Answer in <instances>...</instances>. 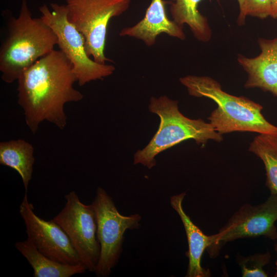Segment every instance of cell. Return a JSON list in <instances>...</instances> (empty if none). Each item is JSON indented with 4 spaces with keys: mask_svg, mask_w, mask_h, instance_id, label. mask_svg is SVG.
<instances>
[{
    "mask_svg": "<svg viewBox=\"0 0 277 277\" xmlns=\"http://www.w3.org/2000/svg\"><path fill=\"white\" fill-rule=\"evenodd\" d=\"M17 103L25 121L35 134L46 120L63 129L67 124L64 106L81 101L83 95L73 87L77 81L69 60L60 50H53L38 60L17 80Z\"/></svg>",
    "mask_w": 277,
    "mask_h": 277,
    "instance_id": "obj_1",
    "label": "cell"
},
{
    "mask_svg": "<svg viewBox=\"0 0 277 277\" xmlns=\"http://www.w3.org/2000/svg\"><path fill=\"white\" fill-rule=\"evenodd\" d=\"M180 81L190 95L207 97L217 104L208 119L219 134L252 132L277 136V127L266 120L260 104L227 93L216 81L209 76L187 75L181 77Z\"/></svg>",
    "mask_w": 277,
    "mask_h": 277,
    "instance_id": "obj_2",
    "label": "cell"
},
{
    "mask_svg": "<svg viewBox=\"0 0 277 277\" xmlns=\"http://www.w3.org/2000/svg\"><path fill=\"white\" fill-rule=\"evenodd\" d=\"M8 35L0 49L2 79L12 83L57 44L53 30L40 17L34 18L22 0L18 16L8 22Z\"/></svg>",
    "mask_w": 277,
    "mask_h": 277,
    "instance_id": "obj_3",
    "label": "cell"
},
{
    "mask_svg": "<svg viewBox=\"0 0 277 277\" xmlns=\"http://www.w3.org/2000/svg\"><path fill=\"white\" fill-rule=\"evenodd\" d=\"M149 111L160 118L159 129L148 145L134 155V164L151 169L156 165L155 156L164 150L189 139L204 147L209 140L221 142L222 134L210 123L201 118L190 119L180 112L178 102L167 96L152 97Z\"/></svg>",
    "mask_w": 277,
    "mask_h": 277,
    "instance_id": "obj_4",
    "label": "cell"
},
{
    "mask_svg": "<svg viewBox=\"0 0 277 277\" xmlns=\"http://www.w3.org/2000/svg\"><path fill=\"white\" fill-rule=\"evenodd\" d=\"M50 6L52 10L45 4L39 8L41 17L55 33L57 45L71 62L79 86L111 75L114 66L98 63L88 55L84 36L67 18L66 5L51 3Z\"/></svg>",
    "mask_w": 277,
    "mask_h": 277,
    "instance_id": "obj_5",
    "label": "cell"
},
{
    "mask_svg": "<svg viewBox=\"0 0 277 277\" xmlns=\"http://www.w3.org/2000/svg\"><path fill=\"white\" fill-rule=\"evenodd\" d=\"M131 0H66L67 18L83 35L88 55L100 64L113 61L104 51L107 27L112 17L129 7Z\"/></svg>",
    "mask_w": 277,
    "mask_h": 277,
    "instance_id": "obj_6",
    "label": "cell"
},
{
    "mask_svg": "<svg viewBox=\"0 0 277 277\" xmlns=\"http://www.w3.org/2000/svg\"><path fill=\"white\" fill-rule=\"evenodd\" d=\"M92 205L95 212L100 245V258L94 272L97 276L106 277L118 262L125 232L138 229L142 217L137 213L128 216L121 214L112 197L101 187L97 188Z\"/></svg>",
    "mask_w": 277,
    "mask_h": 277,
    "instance_id": "obj_7",
    "label": "cell"
},
{
    "mask_svg": "<svg viewBox=\"0 0 277 277\" xmlns=\"http://www.w3.org/2000/svg\"><path fill=\"white\" fill-rule=\"evenodd\" d=\"M276 220L277 194H270L260 204H244L217 233L211 235L210 244L206 251L211 258L214 259L226 243L238 239L263 236L276 240Z\"/></svg>",
    "mask_w": 277,
    "mask_h": 277,
    "instance_id": "obj_8",
    "label": "cell"
},
{
    "mask_svg": "<svg viewBox=\"0 0 277 277\" xmlns=\"http://www.w3.org/2000/svg\"><path fill=\"white\" fill-rule=\"evenodd\" d=\"M66 202L53 219L66 232L83 264L94 272L100 255L95 210L81 202L74 191L65 195Z\"/></svg>",
    "mask_w": 277,
    "mask_h": 277,
    "instance_id": "obj_9",
    "label": "cell"
},
{
    "mask_svg": "<svg viewBox=\"0 0 277 277\" xmlns=\"http://www.w3.org/2000/svg\"><path fill=\"white\" fill-rule=\"evenodd\" d=\"M25 193L19 206L28 239L38 251L59 263L83 265L64 230L53 219L46 221L38 216Z\"/></svg>",
    "mask_w": 277,
    "mask_h": 277,
    "instance_id": "obj_10",
    "label": "cell"
},
{
    "mask_svg": "<svg viewBox=\"0 0 277 277\" xmlns=\"http://www.w3.org/2000/svg\"><path fill=\"white\" fill-rule=\"evenodd\" d=\"M261 52L253 58L238 54V62L248 74L247 88H258L277 97V37L258 39Z\"/></svg>",
    "mask_w": 277,
    "mask_h": 277,
    "instance_id": "obj_11",
    "label": "cell"
},
{
    "mask_svg": "<svg viewBox=\"0 0 277 277\" xmlns=\"http://www.w3.org/2000/svg\"><path fill=\"white\" fill-rule=\"evenodd\" d=\"M166 4L164 0H151L144 18L133 26L123 28L120 36L141 39L148 46L154 45L156 37L162 33L184 40L186 36L183 27L167 16Z\"/></svg>",
    "mask_w": 277,
    "mask_h": 277,
    "instance_id": "obj_12",
    "label": "cell"
},
{
    "mask_svg": "<svg viewBox=\"0 0 277 277\" xmlns=\"http://www.w3.org/2000/svg\"><path fill=\"white\" fill-rule=\"evenodd\" d=\"M185 192L174 195L170 197L172 208L177 212L183 224L188 244L186 252L188 265L186 277H209L211 273L208 269L201 265V260L204 252L210 244L211 235H207L191 220L185 212L183 202Z\"/></svg>",
    "mask_w": 277,
    "mask_h": 277,
    "instance_id": "obj_13",
    "label": "cell"
},
{
    "mask_svg": "<svg viewBox=\"0 0 277 277\" xmlns=\"http://www.w3.org/2000/svg\"><path fill=\"white\" fill-rule=\"evenodd\" d=\"M14 246L32 267L34 277H70L87 270L83 265L63 264L48 258L38 251L28 239L18 241Z\"/></svg>",
    "mask_w": 277,
    "mask_h": 277,
    "instance_id": "obj_14",
    "label": "cell"
},
{
    "mask_svg": "<svg viewBox=\"0 0 277 277\" xmlns=\"http://www.w3.org/2000/svg\"><path fill=\"white\" fill-rule=\"evenodd\" d=\"M33 152V146L22 139L0 143V164L17 172L22 179L25 193H27L32 179L35 161Z\"/></svg>",
    "mask_w": 277,
    "mask_h": 277,
    "instance_id": "obj_15",
    "label": "cell"
},
{
    "mask_svg": "<svg viewBox=\"0 0 277 277\" xmlns=\"http://www.w3.org/2000/svg\"><path fill=\"white\" fill-rule=\"evenodd\" d=\"M202 1L172 0L167 1V4L170 5L172 20L182 27L187 24L196 39L207 42L211 37L212 32L207 18L197 9Z\"/></svg>",
    "mask_w": 277,
    "mask_h": 277,
    "instance_id": "obj_16",
    "label": "cell"
},
{
    "mask_svg": "<svg viewBox=\"0 0 277 277\" xmlns=\"http://www.w3.org/2000/svg\"><path fill=\"white\" fill-rule=\"evenodd\" d=\"M249 151L263 162L266 171V186L270 194H277V136L259 134L250 143Z\"/></svg>",
    "mask_w": 277,
    "mask_h": 277,
    "instance_id": "obj_17",
    "label": "cell"
},
{
    "mask_svg": "<svg viewBox=\"0 0 277 277\" xmlns=\"http://www.w3.org/2000/svg\"><path fill=\"white\" fill-rule=\"evenodd\" d=\"M271 258L269 251L264 253H256L248 256H236L243 277H267L268 274L264 267L268 264Z\"/></svg>",
    "mask_w": 277,
    "mask_h": 277,
    "instance_id": "obj_18",
    "label": "cell"
},
{
    "mask_svg": "<svg viewBox=\"0 0 277 277\" xmlns=\"http://www.w3.org/2000/svg\"><path fill=\"white\" fill-rule=\"evenodd\" d=\"M270 0H245L244 15L264 19L270 15Z\"/></svg>",
    "mask_w": 277,
    "mask_h": 277,
    "instance_id": "obj_19",
    "label": "cell"
},
{
    "mask_svg": "<svg viewBox=\"0 0 277 277\" xmlns=\"http://www.w3.org/2000/svg\"><path fill=\"white\" fill-rule=\"evenodd\" d=\"M244 1L238 0L240 8V13L238 17L237 23L240 26L243 25L245 23L246 17L244 15Z\"/></svg>",
    "mask_w": 277,
    "mask_h": 277,
    "instance_id": "obj_20",
    "label": "cell"
},
{
    "mask_svg": "<svg viewBox=\"0 0 277 277\" xmlns=\"http://www.w3.org/2000/svg\"><path fill=\"white\" fill-rule=\"evenodd\" d=\"M271 13L270 15L273 18H277V0H270Z\"/></svg>",
    "mask_w": 277,
    "mask_h": 277,
    "instance_id": "obj_21",
    "label": "cell"
},
{
    "mask_svg": "<svg viewBox=\"0 0 277 277\" xmlns=\"http://www.w3.org/2000/svg\"><path fill=\"white\" fill-rule=\"evenodd\" d=\"M274 250H275V252L276 253V255H277V241L276 242V243L274 245Z\"/></svg>",
    "mask_w": 277,
    "mask_h": 277,
    "instance_id": "obj_22",
    "label": "cell"
}]
</instances>
